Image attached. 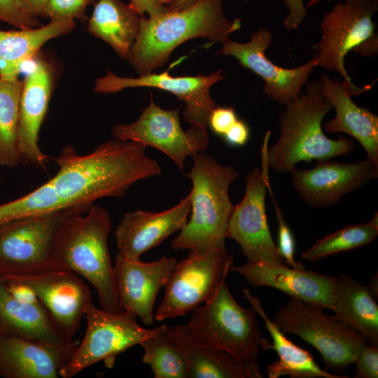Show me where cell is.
Instances as JSON below:
<instances>
[{"instance_id":"d4e9b609","label":"cell","mask_w":378,"mask_h":378,"mask_svg":"<svg viewBox=\"0 0 378 378\" xmlns=\"http://www.w3.org/2000/svg\"><path fill=\"white\" fill-rule=\"evenodd\" d=\"M165 331L182 351L190 378H261L258 361H240L227 352L202 345L185 325L166 326Z\"/></svg>"},{"instance_id":"ac0fdd59","label":"cell","mask_w":378,"mask_h":378,"mask_svg":"<svg viewBox=\"0 0 378 378\" xmlns=\"http://www.w3.org/2000/svg\"><path fill=\"white\" fill-rule=\"evenodd\" d=\"M177 263L174 257L162 256L144 262L125 258L118 253L113 266L114 281L122 311L134 314L144 324L153 325L157 295Z\"/></svg>"},{"instance_id":"7bdbcfd3","label":"cell","mask_w":378,"mask_h":378,"mask_svg":"<svg viewBox=\"0 0 378 378\" xmlns=\"http://www.w3.org/2000/svg\"><path fill=\"white\" fill-rule=\"evenodd\" d=\"M21 8L29 15L46 18L48 0H18Z\"/></svg>"},{"instance_id":"4316f807","label":"cell","mask_w":378,"mask_h":378,"mask_svg":"<svg viewBox=\"0 0 378 378\" xmlns=\"http://www.w3.org/2000/svg\"><path fill=\"white\" fill-rule=\"evenodd\" d=\"M242 292L251 307L264 321L271 335L273 344H270L269 349L274 350L279 356L277 361L267 367L266 372L270 378L285 375L292 378L349 377L330 373L319 367L309 351L297 346L285 336L284 332L268 317L257 297L246 288H244Z\"/></svg>"},{"instance_id":"d6a6232c","label":"cell","mask_w":378,"mask_h":378,"mask_svg":"<svg viewBox=\"0 0 378 378\" xmlns=\"http://www.w3.org/2000/svg\"><path fill=\"white\" fill-rule=\"evenodd\" d=\"M64 209L48 181L20 198L0 204V225L24 217Z\"/></svg>"},{"instance_id":"603a6c76","label":"cell","mask_w":378,"mask_h":378,"mask_svg":"<svg viewBox=\"0 0 378 378\" xmlns=\"http://www.w3.org/2000/svg\"><path fill=\"white\" fill-rule=\"evenodd\" d=\"M321 83L323 94L335 110V118L322 126L323 131L351 136L362 146L367 158L378 167V115L356 104L344 81L323 74Z\"/></svg>"},{"instance_id":"9c48e42d","label":"cell","mask_w":378,"mask_h":378,"mask_svg":"<svg viewBox=\"0 0 378 378\" xmlns=\"http://www.w3.org/2000/svg\"><path fill=\"white\" fill-rule=\"evenodd\" d=\"M76 211H87L64 209L1 225L0 278L31 276L62 270L50 258L51 242L62 219Z\"/></svg>"},{"instance_id":"277c9868","label":"cell","mask_w":378,"mask_h":378,"mask_svg":"<svg viewBox=\"0 0 378 378\" xmlns=\"http://www.w3.org/2000/svg\"><path fill=\"white\" fill-rule=\"evenodd\" d=\"M223 0H200L175 11L143 16L136 40L127 59L139 75H146L162 66L173 50L186 41L207 38L221 43L241 27L240 18L227 19Z\"/></svg>"},{"instance_id":"ee69618b","label":"cell","mask_w":378,"mask_h":378,"mask_svg":"<svg viewBox=\"0 0 378 378\" xmlns=\"http://www.w3.org/2000/svg\"><path fill=\"white\" fill-rule=\"evenodd\" d=\"M356 53L365 57H372L378 52V34L374 32L372 36L360 43L354 49Z\"/></svg>"},{"instance_id":"1f68e13d","label":"cell","mask_w":378,"mask_h":378,"mask_svg":"<svg viewBox=\"0 0 378 378\" xmlns=\"http://www.w3.org/2000/svg\"><path fill=\"white\" fill-rule=\"evenodd\" d=\"M140 345L144 351L142 362L150 365L155 378H190L185 356L165 328Z\"/></svg>"},{"instance_id":"5bb4252c","label":"cell","mask_w":378,"mask_h":378,"mask_svg":"<svg viewBox=\"0 0 378 378\" xmlns=\"http://www.w3.org/2000/svg\"><path fill=\"white\" fill-rule=\"evenodd\" d=\"M271 31L262 27L250 36L246 43L231 39L222 43L218 52L232 56L239 64L260 76L264 81L263 90L270 99L286 106L302 93L311 73L316 66V54L307 63L295 68H284L273 63L265 55L272 43Z\"/></svg>"},{"instance_id":"836d02e7","label":"cell","mask_w":378,"mask_h":378,"mask_svg":"<svg viewBox=\"0 0 378 378\" xmlns=\"http://www.w3.org/2000/svg\"><path fill=\"white\" fill-rule=\"evenodd\" d=\"M276 214L278 221V234L276 248L281 258L288 267L295 269H304L301 262L295 259V239L291 230L286 223L280 208L278 206L272 191L270 184L267 186Z\"/></svg>"},{"instance_id":"83f0119b","label":"cell","mask_w":378,"mask_h":378,"mask_svg":"<svg viewBox=\"0 0 378 378\" xmlns=\"http://www.w3.org/2000/svg\"><path fill=\"white\" fill-rule=\"evenodd\" d=\"M143 16L121 0H97L88 30L127 59L136 40Z\"/></svg>"},{"instance_id":"d590c367","label":"cell","mask_w":378,"mask_h":378,"mask_svg":"<svg viewBox=\"0 0 378 378\" xmlns=\"http://www.w3.org/2000/svg\"><path fill=\"white\" fill-rule=\"evenodd\" d=\"M0 20L23 29L41 26L36 18L21 8L18 0H0Z\"/></svg>"},{"instance_id":"60d3db41","label":"cell","mask_w":378,"mask_h":378,"mask_svg":"<svg viewBox=\"0 0 378 378\" xmlns=\"http://www.w3.org/2000/svg\"><path fill=\"white\" fill-rule=\"evenodd\" d=\"M223 136L228 145L241 146L248 141L250 130L244 121L238 118Z\"/></svg>"},{"instance_id":"b9f144b4","label":"cell","mask_w":378,"mask_h":378,"mask_svg":"<svg viewBox=\"0 0 378 378\" xmlns=\"http://www.w3.org/2000/svg\"><path fill=\"white\" fill-rule=\"evenodd\" d=\"M4 283L8 291L14 298L27 303L41 304L34 292L29 286L18 282Z\"/></svg>"},{"instance_id":"9a60e30c","label":"cell","mask_w":378,"mask_h":378,"mask_svg":"<svg viewBox=\"0 0 378 378\" xmlns=\"http://www.w3.org/2000/svg\"><path fill=\"white\" fill-rule=\"evenodd\" d=\"M223 71L219 69L210 75L172 76L166 71L161 74L150 73L137 78L120 77L111 71L96 80L94 91L99 93H115L125 88H155L174 94L186 106L184 119L191 125L206 127L211 111L217 106L210 96V88L223 80Z\"/></svg>"},{"instance_id":"f546056e","label":"cell","mask_w":378,"mask_h":378,"mask_svg":"<svg viewBox=\"0 0 378 378\" xmlns=\"http://www.w3.org/2000/svg\"><path fill=\"white\" fill-rule=\"evenodd\" d=\"M22 81L0 77V164L15 168L21 162L18 148Z\"/></svg>"},{"instance_id":"8992f818","label":"cell","mask_w":378,"mask_h":378,"mask_svg":"<svg viewBox=\"0 0 378 378\" xmlns=\"http://www.w3.org/2000/svg\"><path fill=\"white\" fill-rule=\"evenodd\" d=\"M222 280L213 295L199 306L185 324L199 342L228 353L245 363L256 362L270 343L262 337L257 313L241 306Z\"/></svg>"},{"instance_id":"7402d4cb","label":"cell","mask_w":378,"mask_h":378,"mask_svg":"<svg viewBox=\"0 0 378 378\" xmlns=\"http://www.w3.org/2000/svg\"><path fill=\"white\" fill-rule=\"evenodd\" d=\"M0 334L40 342L71 357L79 344L59 330L41 304L14 298L1 278Z\"/></svg>"},{"instance_id":"30bf717a","label":"cell","mask_w":378,"mask_h":378,"mask_svg":"<svg viewBox=\"0 0 378 378\" xmlns=\"http://www.w3.org/2000/svg\"><path fill=\"white\" fill-rule=\"evenodd\" d=\"M176 264L164 285V295L154 318L161 321L195 310L215 293L232 270L227 251L194 249Z\"/></svg>"},{"instance_id":"7a4b0ae2","label":"cell","mask_w":378,"mask_h":378,"mask_svg":"<svg viewBox=\"0 0 378 378\" xmlns=\"http://www.w3.org/2000/svg\"><path fill=\"white\" fill-rule=\"evenodd\" d=\"M304 92L285 106L279 115V136L268 146L267 131L261 155L268 168L282 174L290 172L300 162L327 160L352 153L354 142L345 136L332 139L325 134L322 122L332 106L323 94L321 80L308 81Z\"/></svg>"},{"instance_id":"cb8c5ba5","label":"cell","mask_w":378,"mask_h":378,"mask_svg":"<svg viewBox=\"0 0 378 378\" xmlns=\"http://www.w3.org/2000/svg\"><path fill=\"white\" fill-rule=\"evenodd\" d=\"M71 356L44 344L0 334V377L57 378Z\"/></svg>"},{"instance_id":"f1b7e54d","label":"cell","mask_w":378,"mask_h":378,"mask_svg":"<svg viewBox=\"0 0 378 378\" xmlns=\"http://www.w3.org/2000/svg\"><path fill=\"white\" fill-rule=\"evenodd\" d=\"M74 20H50L46 25L18 31L0 30V77L17 79L24 63L48 41L69 33Z\"/></svg>"},{"instance_id":"f35d334b","label":"cell","mask_w":378,"mask_h":378,"mask_svg":"<svg viewBox=\"0 0 378 378\" xmlns=\"http://www.w3.org/2000/svg\"><path fill=\"white\" fill-rule=\"evenodd\" d=\"M288 13L284 19V27L288 31L297 29L307 17L306 6L303 0H284Z\"/></svg>"},{"instance_id":"ba28073f","label":"cell","mask_w":378,"mask_h":378,"mask_svg":"<svg viewBox=\"0 0 378 378\" xmlns=\"http://www.w3.org/2000/svg\"><path fill=\"white\" fill-rule=\"evenodd\" d=\"M85 316L87 327L84 337L59 371L60 377L71 378L100 361L111 368L118 355L165 328V325L153 329L143 328L137 323L134 314L125 311L118 314L108 312L96 307L92 302Z\"/></svg>"},{"instance_id":"c3c4849f","label":"cell","mask_w":378,"mask_h":378,"mask_svg":"<svg viewBox=\"0 0 378 378\" xmlns=\"http://www.w3.org/2000/svg\"><path fill=\"white\" fill-rule=\"evenodd\" d=\"M1 181H1V179L0 178V184L1 183Z\"/></svg>"},{"instance_id":"484cf974","label":"cell","mask_w":378,"mask_h":378,"mask_svg":"<svg viewBox=\"0 0 378 378\" xmlns=\"http://www.w3.org/2000/svg\"><path fill=\"white\" fill-rule=\"evenodd\" d=\"M331 310L337 319L378 346V305L368 286L349 274L335 277Z\"/></svg>"},{"instance_id":"8fae6325","label":"cell","mask_w":378,"mask_h":378,"mask_svg":"<svg viewBox=\"0 0 378 378\" xmlns=\"http://www.w3.org/2000/svg\"><path fill=\"white\" fill-rule=\"evenodd\" d=\"M378 0H344L324 13L321 38L316 46V66L340 74L352 95L368 91L372 85H356L344 66L348 52L374 33L373 15Z\"/></svg>"},{"instance_id":"74e56055","label":"cell","mask_w":378,"mask_h":378,"mask_svg":"<svg viewBox=\"0 0 378 378\" xmlns=\"http://www.w3.org/2000/svg\"><path fill=\"white\" fill-rule=\"evenodd\" d=\"M237 119L232 107L216 106L210 113L208 126L214 133L223 136Z\"/></svg>"},{"instance_id":"6da1fadb","label":"cell","mask_w":378,"mask_h":378,"mask_svg":"<svg viewBox=\"0 0 378 378\" xmlns=\"http://www.w3.org/2000/svg\"><path fill=\"white\" fill-rule=\"evenodd\" d=\"M146 148L115 137L83 155L66 146L56 159L58 171L49 181L65 209L88 211L97 200L122 197L136 181L161 174Z\"/></svg>"},{"instance_id":"5b68a950","label":"cell","mask_w":378,"mask_h":378,"mask_svg":"<svg viewBox=\"0 0 378 378\" xmlns=\"http://www.w3.org/2000/svg\"><path fill=\"white\" fill-rule=\"evenodd\" d=\"M193 157L188 174L192 183L189 221L172 241L176 250L216 249L227 251L225 239L233 209L229 187L237 171L203 153Z\"/></svg>"},{"instance_id":"7c38bea8","label":"cell","mask_w":378,"mask_h":378,"mask_svg":"<svg viewBox=\"0 0 378 378\" xmlns=\"http://www.w3.org/2000/svg\"><path fill=\"white\" fill-rule=\"evenodd\" d=\"M179 108H160L150 99L139 118L130 124H117L113 137L153 147L169 157L184 170L187 157L204 152L209 145L206 127L191 125L186 131L181 126Z\"/></svg>"},{"instance_id":"d6986e66","label":"cell","mask_w":378,"mask_h":378,"mask_svg":"<svg viewBox=\"0 0 378 378\" xmlns=\"http://www.w3.org/2000/svg\"><path fill=\"white\" fill-rule=\"evenodd\" d=\"M54 83L51 64L37 58L22 81L20 99L18 148L21 162L43 168L49 157L38 146V135L48 111Z\"/></svg>"},{"instance_id":"f6af8a7d","label":"cell","mask_w":378,"mask_h":378,"mask_svg":"<svg viewBox=\"0 0 378 378\" xmlns=\"http://www.w3.org/2000/svg\"><path fill=\"white\" fill-rule=\"evenodd\" d=\"M200 0H172L167 6L169 11H175L186 8Z\"/></svg>"},{"instance_id":"44dd1931","label":"cell","mask_w":378,"mask_h":378,"mask_svg":"<svg viewBox=\"0 0 378 378\" xmlns=\"http://www.w3.org/2000/svg\"><path fill=\"white\" fill-rule=\"evenodd\" d=\"M232 270L253 287L274 288L323 309H332L335 276L312 270L293 268L286 264L247 262L241 266L232 267Z\"/></svg>"},{"instance_id":"ab89813d","label":"cell","mask_w":378,"mask_h":378,"mask_svg":"<svg viewBox=\"0 0 378 378\" xmlns=\"http://www.w3.org/2000/svg\"><path fill=\"white\" fill-rule=\"evenodd\" d=\"M172 0H130V4L141 16L147 13L148 17H153L168 10L167 6Z\"/></svg>"},{"instance_id":"3957f363","label":"cell","mask_w":378,"mask_h":378,"mask_svg":"<svg viewBox=\"0 0 378 378\" xmlns=\"http://www.w3.org/2000/svg\"><path fill=\"white\" fill-rule=\"evenodd\" d=\"M111 228L110 214L100 205L94 204L85 212H73L58 225L50 256L59 268L79 274L94 287L102 309L118 314L122 310L108 248Z\"/></svg>"},{"instance_id":"52a82bcc","label":"cell","mask_w":378,"mask_h":378,"mask_svg":"<svg viewBox=\"0 0 378 378\" xmlns=\"http://www.w3.org/2000/svg\"><path fill=\"white\" fill-rule=\"evenodd\" d=\"M273 321L284 333L297 335L316 348L332 371L346 370L367 344L359 332L335 315L293 297L278 309Z\"/></svg>"},{"instance_id":"bcb514c9","label":"cell","mask_w":378,"mask_h":378,"mask_svg":"<svg viewBox=\"0 0 378 378\" xmlns=\"http://www.w3.org/2000/svg\"><path fill=\"white\" fill-rule=\"evenodd\" d=\"M377 281V274L376 273V274L373 275L370 279L369 285L368 286L371 294L376 300H377L378 296Z\"/></svg>"},{"instance_id":"4dcf8cb0","label":"cell","mask_w":378,"mask_h":378,"mask_svg":"<svg viewBox=\"0 0 378 378\" xmlns=\"http://www.w3.org/2000/svg\"><path fill=\"white\" fill-rule=\"evenodd\" d=\"M378 235V213L371 220L358 225H346L343 228L317 240L302 253V258L314 262L328 255L365 246Z\"/></svg>"},{"instance_id":"ffe728a7","label":"cell","mask_w":378,"mask_h":378,"mask_svg":"<svg viewBox=\"0 0 378 378\" xmlns=\"http://www.w3.org/2000/svg\"><path fill=\"white\" fill-rule=\"evenodd\" d=\"M190 198L189 192L176 205L160 212L139 209L124 214L115 232L118 254L139 260L142 253L180 231L188 221Z\"/></svg>"},{"instance_id":"e0dca14e","label":"cell","mask_w":378,"mask_h":378,"mask_svg":"<svg viewBox=\"0 0 378 378\" xmlns=\"http://www.w3.org/2000/svg\"><path fill=\"white\" fill-rule=\"evenodd\" d=\"M293 187L304 203L325 208L337 203L378 176V167L368 158L356 162L318 160L309 169L296 167L290 172Z\"/></svg>"},{"instance_id":"e575fe53","label":"cell","mask_w":378,"mask_h":378,"mask_svg":"<svg viewBox=\"0 0 378 378\" xmlns=\"http://www.w3.org/2000/svg\"><path fill=\"white\" fill-rule=\"evenodd\" d=\"M97 0H48L46 18L50 20H74L85 22L87 7Z\"/></svg>"},{"instance_id":"4fadbf2b","label":"cell","mask_w":378,"mask_h":378,"mask_svg":"<svg viewBox=\"0 0 378 378\" xmlns=\"http://www.w3.org/2000/svg\"><path fill=\"white\" fill-rule=\"evenodd\" d=\"M262 170L254 167L245 179V193L234 206L229 218L227 238L236 241L248 262L285 264L279 255L267 223L265 196L269 168L263 156Z\"/></svg>"},{"instance_id":"8d00e7d4","label":"cell","mask_w":378,"mask_h":378,"mask_svg":"<svg viewBox=\"0 0 378 378\" xmlns=\"http://www.w3.org/2000/svg\"><path fill=\"white\" fill-rule=\"evenodd\" d=\"M354 363L356 378L378 377V346L366 344L359 351Z\"/></svg>"},{"instance_id":"7dc6e473","label":"cell","mask_w":378,"mask_h":378,"mask_svg":"<svg viewBox=\"0 0 378 378\" xmlns=\"http://www.w3.org/2000/svg\"><path fill=\"white\" fill-rule=\"evenodd\" d=\"M322 1H324V0H309L307 4L306 5V8H312L316 6V4H319ZM325 1H330L332 0H325Z\"/></svg>"},{"instance_id":"2e32d148","label":"cell","mask_w":378,"mask_h":378,"mask_svg":"<svg viewBox=\"0 0 378 378\" xmlns=\"http://www.w3.org/2000/svg\"><path fill=\"white\" fill-rule=\"evenodd\" d=\"M1 279L21 283L31 288L57 327L70 339L78 332L81 319L92 302L88 286L69 270Z\"/></svg>"}]
</instances>
